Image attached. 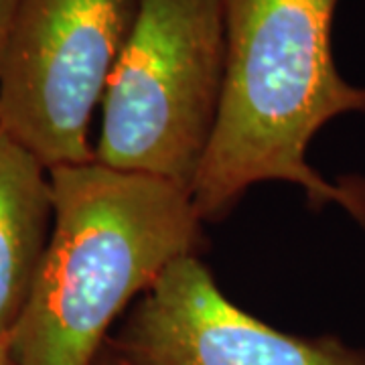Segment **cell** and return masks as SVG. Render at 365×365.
<instances>
[{
    "instance_id": "3",
    "label": "cell",
    "mask_w": 365,
    "mask_h": 365,
    "mask_svg": "<svg viewBox=\"0 0 365 365\" xmlns=\"http://www.w3.org/2000/svg\"><path fill=\"white\" fill-rule=\"evenodd\" d=\"M225 79V0H138L102 98L93 160L191 195L217 124Z\"/></svg>"
},
{
    "instance_id": "1",
    "label": "cell",
    "mask_w": 365,
    "mask_h": 365,
    "mask_svg": "<svg viewBox=\"0 0 365 365\" xmlns=\"http://www.w3.org/2000/svg\"><path fill=\"white\" fill-rule=\"evenodd\" d=\"M341 0H225V79L217 124L191 189L201 220L223 217L250 187L297 185L313 209L339 205L365 227V182L335 185L309 165L313 136L365 114V88L341 76Z\"/></svg>"
},
{
    "instance_id": "2",
    "label": "cell",
    "mask_w": 365,
    "mask_h": 365,
    "mask_svg": "<svg viewBox=\"0 0 365 365\" xmlns=\"http://www.w3.org/2000/svg\"><path fill=\"white\" fill-rule=\"evenodd\" d=\"M51 240L14 323L11 365H93L132 300L201 244V215L177 185L91 160L49 169Z\"/></svg>"
},
{
    "instance_id": "8",
    "label": "cell",
    "mask_w": 365,
    "mask_h": 365,
    "mask_svg": "<svg viewBox=\"0 0 365 365\" xmlns=\"http://www.w3.org/2000/svg\"><path fill=\"white\" fill-rule=\"evenodd\" d=\"M0 365H11V355H9L6 343H0Z\"/></svg>"
},
{
    "instance_id": "6",
    "label": "cell",
    "mask_w": 365,
    "mask_h": 365,
    "mask_svg": "<svg viewBox=\"0 0 365 365\" xmlns=\"http://www.w3.org/2000/svg\"><path fill=\"white\" fill-rule=\"evenodd\" d=\"M49 169L0 126V343L11 339L51 240Z\"/></svg>"
},
{
    "instance_id": "5",
    "label": "cell",
    "mask_w": 365,
    "mask_h": 365,
    "mask_svg": "<svg viewBox=\"0 0 365 365\" xmlns=\"http://www.w3.org/2000/svg\"><path fill=\"white\" fill-rule=\"evenodd\" d=\"M108 345L110 365H365L339 339L288 335L242 311L197 254L158 276Z\"/></svg>"
},
{
    "instance_id": "7",
    "label": "cell",
    "mask_w": 365,
    "mask_h": 365,
    "mask_svg": "<svg viewBox=\"0 0 365 365\" xmlns=\"http://www.w3.org/2000/svg\"><path fill=\"white\" fill-rule=\"evenodd\" d=\"M19 4H21V0H0V78H2V69H4V61H6L11 37H13Z\"/></svg>"
},
{
    "instance_id": "4",
    "label": "cell",
    "mask_w": 365,
    "mask_h": 365,
    "mask_svg": "<svg viewBox=\"0 0 365 365\" xmlns=\"http://www.w3.org/2000/svg\"><path fill=\"white\" fill-rule=\"evenodd\" d=\"M138 0H21L0 78V126L47 169L93 160L90 128Z\"/></svg>"
}]
</instances>
